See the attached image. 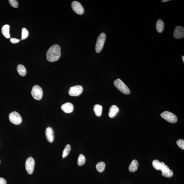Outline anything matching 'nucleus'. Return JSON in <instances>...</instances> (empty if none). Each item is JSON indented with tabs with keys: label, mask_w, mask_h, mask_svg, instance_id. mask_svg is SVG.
<instances>
[{
	"label": "nucleus",
	"mask_w": 184,
	"mask_h": 184,
	"mask_svg": "<svg viewBox=\"0 0 184 184\" xmlns=\"http://www.w3.org/2000/svg\"><path fill=\"white\" fill-rule=\"evenodd\" d=\"M61 56V48L59 45H53L46 53V58L48 62H53L59 59Z\"/></svg>",
	"instance_id": "1"
},
{
	"label": "nucleus",
	"mask_w": 184,
	"mask_h": 184,
	"mask_svg": "<svg viewBox=\"0 0 184 184\" xmlns=\"http://www.w3.org/2000/svg\"><path fill=\"white\" fill-rule=\"evenodd\" d=\"M115 87L121 93L126 95H128L130 93L129 88L122 81L119 79L115 80L114 82Z\"/></svg>",
	"instance_id": "2"
},
{
	"label": "nucleus",
	"mask_w": 184,
	"mask_h": 184,
	"mask_svg": "<svg viewBox=\"0 0 184 184\" xmlns=\"http://www.w3.org/2000/svg\"><path fill=\"white\" fill-rule=\"evenodd\" d=\"M106 39V35L104 33H102L97 39L95 45V49L97 53L100 52L102 50Z\"/></svg>",
	"instance_id": "3"
},
{
	"label": "nucleus",
	"mask_w": 184,
	"mask_h": 184,
	"mask_svg": "<svg viewBox=\"0 0 184 184\" xmlns=\"http://www.w3.org/2000/svg\"><path fill=\"white\" fill-rule=\"evenodd\" d=\"M160 116L168 122L175 123L177 122L178 119L177 116L173 113L168 111H165L160 114Z\"/></svg>",
	"instance_id": "4"
},
{
	"label": "nucleus",
	"mask_w": 184,
	"mask_h": 184,
	"mask_svg": "<svg viewBox=\"0 0 184 184\" xmlns=\"http://www.w3.org/2000/svg\"><path fill=\"white\" fill-rule=\"evenodd\" d=\"M43 91L42 88L37 85L33 86L31 94L34 98L37 100H39L43 96Z\"/></svg>",
	"instance_id": "5"
},
{
	"label": "nucleus",
	"mask_w": 184,
	"mask_h": 184,
	"mask_svg": "<svg viewBox=\"0 0 184 184\" xmlns=\"http://www.w3.org/2000/svg\"><path fill=\"white\" fill-rule=\"evenodd\" d=\"M10 121L12 124L15 125H19L22 122V118L21 115L16 111H13L9 115Z\"/></svg>",
	"instance_id": "6"
},
{
	"label": "nucleus",
	"mask_w": 184,
	"mask_h": 184,
	"mask_svg": "<svg viewBox=\"0 0 184 184\" xmlns=\"http://www.w3.org/2000/svg\"><path fill=\"white\" fill-rule=\"evenodd\" d=\"M35 162L34 158L30 157L27 158L25 163V168L29 174H32L34 172Z\"/></svg>",
	"instance_id": "7"
},
{
	"label": "nucleus",
	"mask_w": 184,
	"mask_h": 184,
	"mask_svg": "<svg viewBox=\"0 0 184 184\" xmlns=\"http://www.w3.org/2000/svg\"><path fill=\"white\" fill-rule=\"evenodd\" d=\"M73 10L77 14L81 15L83 14L84 10L81 3L77 1H74L71 4Z\"/></svg>",
	"instance_id": "8"
},
{
	"label": "nucleus",
	"mask_w": 184,
	"mask_h": 184,
	"mask_svg": "<svg viewBox=\"0 0 184 184\" xmlns=\"http://www.w3.org/2000/svg\"><path fill=\"white\" fill-rule=\"evenodd\" d=\"M83 91V88L81 86L76 85L70 88L68 93L72 96H77L81 94Z\"/></svg>",
	"instance_id": "9"
},
{
	"label": "nucleus",
	"mask_w": 184,
	"mask_h": 184,
	"mask_svg": "<svg viewBox=\"0 0 184 184\" xmlns=\"http://www.w3.org/2000/svg\"><path fill=\"white\" fill-rule=\"evenodd\" d=\"M174 36L176 39L183 38L184 37V28L181 26H177L174 30Z\"/></svg>",
	"instance_id": "10"
},
{
	"label": "nucleus",
	"mask_w": 184,
	"mask_h": 184,
	"mask_svg": "<svg viewBox=\"0 0 184 184\" xmlns=\"http://www.w3.org/2000/svg\"><path fill=\"white\" fill-rule=\"evenodd\" d=\"M46 136L47 140L50 142H52L54 139V131L53 129L48 127L46 129Z\"/></svg>",
	"instance_id": "11"
},
{
	"label": "nucleus",
	"mask_w": 184,
	"mask_h": 184,
	"mask_svg": "<svg viewBox=\"0 0 184 184\" xmlns=\"http://www.w3.org/2000/svg\"><path fill=\"white\" fill-rule=\"evenodd\" d=\"M61 109L66 113H71L73 111V105L71 103H66L62 105Z\"/></svg>",
	"instance_id": "12"
},
{
	"label": "nucleus",
	"mask_w": 184,
	"mask_h": 184,
	"mask_svg": "<svg viewBox=\"0 0 184 184\" xmlns=\"http://www.w3.org/2000/svg\"><path fill=\"white\" fill-rule=\"evenodd\" d=\"M119 111L118 107L116 105H113L109 109V116L111 118H113L116 116Z\"/></svg>",
	"instance_id": "13"
},
{
	"label": "nucleus",
	"mask_w": 184,
	"mask_h": 184,
	"mask_svg": "<svg viewBox=\"0 0 184 184\" xmlns=\"http://www.w3.org/2000/svg\"><path fill=\"white\" fill-rule=\"evenodd\" d=\"M153 166L155 169L157 170H161L162 167L165 165L163 162H160L157 160H155L152 162Z\"/></svg>",
	"instance_id": "14"
},
{
	"label": "nucleus",
	"mask_w": 184,
	"mask_h": 184,
	"mask_svg": "<svg viewBox=\"0 0 184 184\" xmlns=\"http://www.w3.org/2000/svg\"><path fill=\"white\" fill-rule=\"evenodd\" d=\"M138 167V163L136 160H132L129 167V170L130 172H134L136 171Z\"/></svg>",
	"instance_id": "15"
},
{
	"label": "nucleus",
	"mask_w": 184,
	"mask_h": 184,
	"mask_svg": "<svg viewBox=\"0 0 184 184\" xmlns=\"http://www.w3.org/2000/svg\"><path fill=\"white\" fill-rule=\"evenodd\" d=\"M10 26L8 25H4L1 29L2 33L3 36L7 38H9L10 37L9 33Z\"/></svg>",
	"instance_id": "16"
},
{
	"label": "nucleus",
	"mask_w": 184,
	"mask_h": 184,
	"mask_svg": "<svg viewBox=\"0 0 184 184\" xmlns=\"http://www.w3.org/2000/svg\"><path fill=\"white\" fill-rule=\"evenodd\" d=\"M93 110L96 116L98 117L101 116L102 112V107L101 105L96 104L94 107Z\"/></svg>",
	"instance_id": "17"
},
{
	"label": "nucleus",
	"mask_w": 184,
	"mask_h": 184,
	"mask_svg": "<svg viewBox=\"0 0 184 184\" xmlns=\"http://www.w3.org/2000/svg\"><path fill=\"white\" fill-rule=\"evenodd\" d=\"M17 71L19 75L22 76L26 75L27 71L26 68L22 64H19L17 66Z\"/></svg>",
	"instance_id": "18"
},
{
	"label": "nucleus",
	"mask_w": 184,
	"mask_h": 184,
	"mask_svg": "<svg viewBox=\"0 0 184 184\" xmlns=\"http://www.w3.org/2000/svg\"><path fill=\"white\" fill-rule=\"evenodd\" d=\"M164 23L162 19H158L156 22V29L158 33H161L163 30Z\"/></svg>",
	"instance_id": "19"
},
{
	"label": "nucleus",
	"mask_w": 184,
	"mask_h": 184,
	"mask_svg": "<svg viewBox=\"0 0 184 184\" xmlns=\"http://www.w3.org/2000/svg\"><path fill=\"white\" fill-rule=\"evenodd\" d=\"M105 167V164L103 162H99L96 165V168L97 171L100 173H102L104 171Z\"/></svg>",
	"instance_id": "20"
},
{
	"label": "nucleus",
	"mask_w": 184,
	"mask_h": 184,
	"mask_svg": "<svg viewBox=\"0 0 184 184\" xmlns=\"http://www.w3.org/2000/svg\"><path fill=\"white\" fill-rule=\"evenodd\" d=\"M71 146L69 144L66 145V146L65 148L63 151V153H62V158H66L68 154H69L70 151H71Z\"/></svg>",
	"instance_id": "21"
},
{
	"label": "nucleus",
	"mask_w": 184,
	"mask_h": 184,
	"mask_svg": "<svg viewBox=\"0 0 184 184\" xmlns=\"http://www.w3.org/2000/svg\"><path fill=\"white\" fill-rule=\"evenodd\" d=\"M86 162V158L83 154H80L78 158L77 164L78 165L81 166L84 165Z\"/></svg>",
	"instance_id": "22"
},
{
	"label": "nucleus",
	"mask_w": 184,
	"mask_h": 184,
	"mask_svg": "<svg viewBox=\"0 0 184 184\" xmlns=\"http://www.w3.org/2000/svg\"><path fill=\"white\" fill-rule=\"evenodd\" d=\"M29 35L28 30L25 28H23L22 29V34H21V40H24L27 38Z\"/></svg>",
	"instance_id": "23"
},
{
	"label": "nucleus",
	"mask_w": 184,
	"mask_h": 184,
	"mask_svg": "<svg viewBox=\"0 0 184 184\" xmlns=\"http://www.w3.org/2000/svg\"><path fill=\"white\" fill-rule=\"evenodd\" d=\"M173 175V172L171 169H169V171L165 173H162V175L167 178H170L172 177Z\"/></svg>",
	"instance_id": "24"
},
{
	"label": "nucleus",
	"mask_w": 184,
	"mask_h": 184,
	"mask_svg": "<svg viewBox=\"0 0 184 184\" xmlns=\"http://www.w3.org/2000/svg\"><path fill=\"white\" fill-rule=\"evenodd\" d=\"M9 2L11 6L15 8L18 7L19 3L16 0H9Z\"/></svg>",
	"instance_id": "25"
},
{
	"label": "nucleus",
	"mask_w": 184,
	"mask_h": 184,
	"mask_svg": "<svg viewBox=\"0 0 184 184\" xmlns=\"http://www.w3.org/2000/svg\"><path fill=\"white\" fill-rule=\"evenodd\" d=\"M178 146L182 149H184V140H183L180 139L177 142Z\"/></svg>",
	"instance_id": "26"
},
{
	"label": "nucleus",
	"mask_w": 184,
	"mask_h": 184,
	"mask_svg": "<svg viewBox=\"0 0 184 184\" xmlns=\"http://www.w3.org/2000/svg\"><path fill=\"white\" fill-rule=\"evenodd\" d=\"M169 167L167 165H165L162 168L160 171H162V173H165L169 171Z\"/></svg>",
	"instance_id": "27"
},
{
	"label": "nucleus",
	"mask_w": 184,
	"mask_h": 184,
	"mask_svg": "<svg viewBox=\"0 0 184 184\" xmlns=\"http://www.w3.org/2000/svg\"><path fill=\"white\" fill-rule=\"evenodd\" d=\"M10 41L12 44H15L19 42L20 41V40L15 38H11L10 39Z\"/></svg>",
	"instance_id": "28"
},
{
	"label": "nucleus",
	"mask_w": 184,
	"mask_h": 184,
	"mask_svg": "<svg viewBox=\"0 0 184 184\" xmlns=\"http://www.w3.org/2000/svg\"><path fill=\"white\" fill-rule=\"evenodd\" d=\"M0 184H7V181L3 178L0 177Z\"/></svg>",
	"instance_id": "29"
},
{
	"label": "nucleus",
	"mask_w": 184,
	"mask_h": 184,
	"mask_svg": "<svg viewBox=\"0 0 184 184\" xmlns=\"http://www.w3.org/2000/svg\"><path fill=\"white\" fill-rule=\"evenodd\" d=\"M169 1V0H162V1L163 2H166Z\"/></svg>",
	"instance_id": "30"
},
{
	"label": "nucleus",
	"mask_w": 184,
	"mask_h": 184,
	"mask_svg": "<svg viewBox=\"0 0 184 184\" xmlns=\"http://www.w3.org/2000/svg\"><path fill=\"white\" fill-rule=\"evenodd\" d=\"M182 58H183V62H184V56H182Z\"/></svg>",
	"instance_id": "31"
},
{
	"label": "nucleus",
	"mask_w": 184,
	"mask_h": 184,
	"mask_svg": "<svg viewBox=\"0 0 184 184\" xmlns=\"http://www.w3.org/2000/svg\"><path fill=\"white\" fill-rule=\"evenodd\" d=\"M0 163H1V161H0Z\"/></svg>",
	"instance_id": "32"
}]
</instances>
